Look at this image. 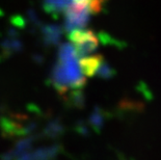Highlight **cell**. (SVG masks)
I'll return each mask as SVG.
<instances>
[{
	"instance_id": "8992f818",
	"label": "cell",
	"mask_w": 161,
	"mask_h": 160,
	"mask_svg": "<svg viewBox=\"0 0 161 160\" xmlns=\"http://www.w3.org/2000/svg\"><path fill=\"white\" fill-rule=\"evenodd\" d=\"M61 96L64 97V101L66 102L68 105H70L71 107L75 108H83L85 104V99L83 91H81V88H73V91L70 90L63 94Z\"/></svg>"
},
{
	"instance_id": "277c9868",
	"label": "cell",
	"mask_w": 161,
	"mask_h": 160,
	"mask_svg": "<svg viewBox=\"0 0 161 160\" xmlns=\"http://www.w3.org/2000/svg\"><path fill=\"white\" fill-rule=\"evenodd\" d=\"M103 60H104L103 55L96 54V55H92V56L87 55L81 57L78 60V63H79L81 72L83 73L85 77H94Z\"/></svg>"
},
{
	"instance_id": "6da1fadb",
	"label": "cell",
	"mask_w": 161,
	"mask_h": 160,
	"mask_svg": "<svg viewBox=\"0 0 161 160\" xmlns=\"http://www.w3.org/2000/svg\"><path fill=\"white\" fill-rule=\"evenodd\" d=\"M70 42L74 46L75 53L78 59L81 57L90 55L97 50L99 46V39L94 31L90 29L77 28L69 32Z\"/></svg>"
},
{
	"instance_id": "3957f363",
	"label": "cell",
	"mask_w": 161,
	"mask_h": 160,
	"mask_svg": "<svg viewBox=\"0 0 161 160\" xmlns=\"http://www.w3.org/2000/svg\"><path fill=\"white\" fill-rule=\"evenodd\" d=\"M41 33H42L43 44L45 46H55L60 42L63 33L64 32V28L58 25H44L40 26Z\"/></svg>"
},
{
	"instance_id": "30bf717a",
	"label": "cell",
	"mask_w": 161,
	"mask_h": 160,
	"mask_svg": "<svg viewBox=\"0 0 161 160\" xmlns=\"http://www.w3.org/2000/svg\"><path fill=\"white\" fill-rule=\"evenodd\" d=\"M104 122H105V117L103 111L100 110L99 108H96V109L92 111V113L90 117V123L91 127L92 129H95L96 131H99L101 128H103L104 126Z\"/></svg>"
},
{
	"instance_id": "8fae6325",
	"label": "cell",
	"mask_w": 161,
	"mask_h": 160,
	"mask_svg": "<svg viewBox=\"0 0 161 160\" xmlns=\"http://www.w3.org/2000/svg\"><path fill=\"white\" fill-rule=\"evenodd\" d=\"M96 75H98V77L103 78V79H110L115 75V71L114 68H111L109 66L108 63L105 62V59L102 62V63L100 64L99 69L97 71Z\"/></svg>"
},
{
	"instance_id": "5bb4252c",
	"label": "cell",
	"mask_w": 161,
	"mask_h": 160,
	"mask_svg": "<svg viewBox=\"0 0 161 160\" xmlns=\"http://www.w3.org/2000/svg\"><path fill=\"white\" fill-rule=\"evenodd\" d=\"M77 130L78 132L81 134V135H87L88 133H90V131H88V128L86 127V126H84L83 123H79V125L77 126Z\"/></svg>"
},
{
	"instance_id": "7c38bea8",
	"label": "cell",
	"mask_w": 161,
	"mask_h": 160,
	"mask_svg": "<svg viewBox=\"0 0 161 160\" xmlns=\"http://www.w3.org/2000/svg\"><path fill=\"white\" fill-rule=\"evenodd\" d=\"M107 0H91L90 3V11L91 14H98L102 11V5Z\"/></svg>"
},
{
	"instance_id": "9c48e42d",
	"label": "cell",
	"mask_w": 161,
	"mask_h": 160,
	"mask_svg": "<svg viewBox=\"0 0 161 160\" xmlns=\"http://www.w3.org/2000/svg\"><path fill=\"white\" fill-rule=\"evenodd\" d=\"M64 131V128L63 124H61L60 120H53L47 125V127L45 129H44L43 135L48 138H56L57 136L63 134Z\"/></svg>"
},
{
	"instance_id": "52a82bcc",
	"label": "cell",
	"mask_w": 161,
	"mask_h": 160,
	"mask_svg": "<svg viewBox=\"0 0 161 160\" xmlns=\"http://www.w3.org/2000/svg\"><path fill=\"white\" fill-rule=\"evenodd\" d=\"M72 0H43L44 9L52 15H58L67 9Z\"/></svg>"
},
{
	"instance_id": "4fadbf2b",
	"label": "cell",
	"mask_w": 161,
	"mask_h": 160,
	"mask_svg": "<svg viewBox=\"0 0 161 160\" xmlns=\"http://www.w3.org/2000/svg\"><path fill=\"white\" fill-rule=\"evenodd\" d=\"M27 16H28V20L32 23L33 26H39L40 27L41 25L43 24V23L40 21L39 17H37V15H36V13L33 11V9H29V11L27 12Z\"/></svg>"
},
{
	"instance_id": "5b68a950",
	"label": "cell",
	"mask_w": 161,
	"mask_h": 160,
	"mask_svg": "<svg viewBox=\"0 0 161 160\" xmlns=\"http://www.w3.org/2000/svg\"><path fill=\"white\" fill-rule=\"evenodd\" d=\"M59 152V147L56 145L51 146V147H44L36 150L35 152L30 153L27 152L22 156H20V159H50L54 158Z\"/></svg>"
},
{
	"instance_id": "ba28073f",
	"label": "cell",
	"mask_w": 161,
	"mask_h": 160,
	"mask_svg": "<svg viewBox=\"0 0 161 160\" xmlns=\"http://www.w3.org/2000/svg\"><path fill=\"white\" fill-rule=\"evenodd\" d=\"M0 46L2 48V52L4 53V55H6V57L13 55L16 52H20L23 49L22 42L18 39H15L14 36H12V39L4 40Z\"/></svg>"
},
{
	"instance_id": "7a4b0ae2",
	"label": "cell",
	"mask_w": 161,
	"mask_h": 160,
	"mask_svg": "<svg viewBox=\"0 0 161 160\" xmlns=\"http://www.w3.org/2000/svg\"><path fill=\"white\" fill-rule=\"evenodd\" d=\"M90 15L91 11L88 6L72 2L64 11V30L70 32L73 29L84 28L90 22Z\"/></svg>"
},
{
	"instance_id": "9a60e30c",
	"label": "cell",
	"mask_w": 161,
	"mask_h": 160,
	"mask_svg": "<svg viewBox=\"0 0 161 160\" xmlns=\"http://www.w3.org/2000/svg\"><path fill=\"white\" fill-rule=\"evenodd\" d=\"M12 22L15 24V26H18V27L24 26V20L21 18V17H15V18L12 19Z\"/></svg>"
}]
</instances>
